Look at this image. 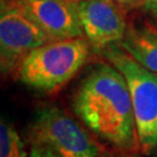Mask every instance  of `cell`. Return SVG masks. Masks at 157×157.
<instances>
[{
	"instance_id": "cell-1",
	"label": "cell",
	"mask_w": 157,
	"mask_h": 157,
	"mask_svg": "<svg viewBox=\"0 0 157 157\" xmlns=\"http://www.w3.org/2000/svg\"><path fill=\"white\" fill-rule=\"evenodd\" d=\"M73 107L85 126L100 139L121 151L140 150L128 84L111 63L99 64L85 77Z\"/></svg>"
},
{
	"instance_id": "cell-2",
	"label": "cell",
	"mask_w": 157,
	"mask_h": 157,
	"mask_svg": "<svg viewBox=\"0 0 157 157\" xmlns=\"http://www.w3.org/2000/svg\"><path fill=\"white\" fill-rule=\"evenodd\" d=\"M90 55L85 37L51 41L34 49L17 69L19 78L34 90L52 93L84 67Z\"/></svg>"
},
{
	"instance_id": "cell-3",
	"label": "cell",
	"mask_w": 157,
	"mask_h": 157,
	"mask_svg": "<svg viewBox=\"0 0 157 157\" xmlns=\"http://www.w3.org/2000/svg\"><path fill=\"white\" fill-rule=\"evenodd\" d=\"M104 56L124 75L134 108L140 151L157 148V73L141 65L119 43L107 45Z\"/></svg>"
},
{
	"instance_id": "cell-4",
	"label": "cell",
	"mask_w": 157,
	"mask_h": 157,
	"mask_svg": "<svg viewBox=\"0 0 157 157\" xmlns=\"http://www.w3.org/2000/svg\"><path fill=\"white\" fill-rule=\"evenodd\" d=\"M32 144L51 149L59 157H98L99 147L77 121L55 106L36 113L30 129Z\"/></svg>"
},
{
	"instance_id": "cell-5",
	"label": "cell",
	"mask_w": 157,
	"mask_h": 157,
	"mask_svg": "<svg viewBox=\"0 0 157 157\" xmlns=\"http://www.w3.org/2000/svg\"><path fill=\"white\" fill-rule=\"evenodd\" d=\"M51 40L17 6L1 11L0 65L4 75L17 70L29 54Z\"/></svg>"
},
{
	"instance_id": "cell-6",
	"label": "cell",
	"mask_w": 157,
	"mask_h": 157,
	"mask_svg": "<svg viewBox=\"0 0 157 157\" xmlns=\"http://www.w3.org/2000/svg\"><path fill=\"white\" fill-rule=\"evenodd\" d=\"M15 6L51 41L85 37L76 2L69 0H20Z\"/></svg>"
},
{
	"instance_id": "cell-7",
	"label": "cell",
	"mask_w": 157,
	"mask_h": 157,
	"mask_svg": "<svg viewBox=\"0 0 157 157\" xmlns=\"http://www.w3.org/2000/svg\"><path fill=\"white\" fill-rule=\"evenodd\" d=\"M78 12L85 39L95 48L104 49L124 40V12L114 0H85L78 2Z\"/></svg>"
},
{
	"instance_id": "cell-8",
	"label": "cell",
	"mask_w": 157,
	"mask_h": 157,
	"mask_svg": "<svg viewBox=\"0 0 157 157\" xmlns=\"http://www.w3.org/2000/svg\"><path fill=\"white\" fill-rule=\"evenodd\" d=\"M119 44L141 65L157 73V26H132Z\"/></svg>"
},
{
	"instance_id": "cell-9",
	"label": "cell",
	"mask_w": 157,
	"mask_h": 157,
	"mask_svg": "<svg viewBox=\"0 0 157 157\" xmlns=\"http://www.w3.org/2000/svg\"><path fill=\"white\" fill-rule=\"evenodd\" d=\"M25 143L17 129L4 119L0 124V157H27Z\"/></svg>"
},
{
	"instance_id": "cell-10",
	"label": "cell",
	"mask_w": 157,
	"mask_h": 157,
	"mask_svg": "<svg viewBox=\"0 0 157 157\" xmlns=\"http://www.w3.org/2000/svg\"><path fill=\"white\" fill-rule=\"evenodd\" d=\"M27 157H59L56 152H54L51 149L39 144H32L30 151Z\"/></svg>"
},
{
	"instance_id": "cell-11",
	"label": "cell",
	"mask_w": 157,
	"mask_h": 157,
	"mask_svg": "<svg viewBox=\"0 0 157 157\" xmlns=\"http://www.w3.org/2000/svg\"><path fill=\"white\" fill-rule=\"evenodd\" d=\"M117 2V5L126 13L132 10H135L140 6H143L146 0H114Z\"/></svg>"
},
{
	"instance_id": "cell-12",
	"label": "cell",
	"mask_w": 157,
	"mask_h": 157,
	"mask_svg": "<svg viewBox=\"0 0 157 157\" xmlns=\"http://www.w3.org/2000/svg\"><path fill=\"white\" fill-rule=\"evenodd\" d=\"M142 7L157 21V0H146Z\"/></svg>"
},
{
	"instance_id": "cell-13",
	"label": "cell",
	"mask_w": 157,
	"mask_h": 157,
	"mask_svg": "<svg viewBox=\"0 0 157 157\" xmlns=\"http://www.w3.org/2000/svg\"><path fill=\"white\" fill-rule=\"evenodd\" d=\"M20 0H0V4H1V11L8 8V7H13L19 2Z\"/></svg>"
},
{
	"instance_id": "cell-14",
	"label": "cell",
	"mask_w": 157,
	"mask_h": 157,
	"mask_svg": "<svg viewBox=\"0 0 157 157\" xmlns=\"http://www.w3.org/2000/svg\"><path fill=\"white\" fill-rule=\"evenodd\" d=\"M69 1H72V2H76V4H78V2H82V1H85V0H69Z\"/></svg>"
},
{
	"instance_id": "cell-15",
	"label": "cell",
	"mask_w": 157,
	"mask_h": 157,
	"mask_svg": "<svg viewBox=\"0 0 157 157\" xmlns=\"http://www.w3.org/2000/svg\"><path fill=\"white\" fill-rule=\"evenodd\" d=\"M120 157H136V156H133V155H124V156H120Z\"/></svg>"
}]
</instances>
